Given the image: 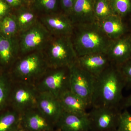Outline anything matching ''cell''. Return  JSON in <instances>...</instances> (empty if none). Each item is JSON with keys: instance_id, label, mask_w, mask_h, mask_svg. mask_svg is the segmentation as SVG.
<instances>
[{"instance_id": "cell-1", "label": "cell", "mask_w": 131, "mask_h": 131, "mask_svg": "<svg viewBox=\"0 0 131 131\" xmlns=\"http://www.w3.org/2000/svg\"><path fill=\"white\" fill-rule=\"evenodd\" d=\"M124 88L125 83L119 67L111 63L96 78L91 106L119 108Z\"/></svg>"}, {"instance_id": "cell-2", "label": "cell", "mask_w": 131, "mask_h": 131, "mask_svg": "<svg viewBox=\"0 0 131 131\" xmlns=\"http://www.w3.org/2000/svg\"><path fill=\"white\" fill-rule=\"evenodd\" d=\"M78 57L94 53H106L112 40L103 32L98 21L75 24L71 36Z\"/></svg>"}, {"instance_id": "cell-3", "label": "cell", "mask_w": 131, "mask_h": 131, "mask_svg": "<svg viewBox=\"0 0 131 131\" xmlns=\"http://www.w3.org/2000/svg\"><path fill=\"white\" fill-rule=\"evenodd\" d=\"M49 68L43 52L38 51L20 57L9 75L13 82L35 85Z\"/></svg>"}, {"instance_id": "cell-4", "label": "cell", "mask_w": 131, "mask_h": 131, "mask_svg": "<svg viewBox=\"0 0 131 131\" xmlns=\"http://www.w3.org/2000/svg\"><path fill=\"white\" fill-rule=\"evenodd\" d=\"M49 68H70L78 56L71 36H52L43 50Z\"/></svg>"}, {"instance_id": "cell-5", "label": "cell", "mask_w": 131, "mask_h": 131, "mask_svg": "<svg viewBox=\"0 0 131 131\" xmlns=\"http://www.w3.org/2000/svg\"><path fill=\"white\" fill-rule=\"evenodd\" d=\"M70 68H49L35 84L39 92L51 94L58 98L70 90Z\"/></svg>"}, {"instance_id": "cell-6", "label": "cell", "mask_w": 131, "mask_h": 131, "mask_svg": "<svg viewBox=\"0 0 131 131\" xmlns=\"http://www.w3.org/2000/svg\"><path fill=\"white\" fill-rule=\"evenodd\" d=\"M39 94L35 85L13 82L8 107L21 114L37 107Z\"/></svg>"}, {"instance_id": "cell-7", "label": "cell", "mask_w": 131, "mask_h": 131, "mask_svg": "<svg viewBox=\"0 0 131 131\" xmlns=\"http://www.w3.org/2000/svg\"><path fill=\"white\" fill-rule=\"evenodd\" d=\"M52 36L39 20L31 28L20 34V54L23 56L33 52L43 50Z\"/></svg>"}, {"instance_id": "cell-8", "label": "cell", "mask_w": 131, "mask_h": 131, "mask_svg": "<svg viewBox=\"0 0 131 131\" xmlns=\"http://www.w3.org/2000/svg\"><path fill=\"white\" fill-rule=\"evenodd\" d=\"M69 68L70 90L82 99L90 107L96 77L82 69L77 62Z\"/></svg>"}, {"instance_id": "cell-9", "label": "cell", "mask_w": 131, "mask_h": 131, "mask_svg": "<svg viewBox=\"0 0 131 131\" xmlns=\"http://www.w3.org/2000/svg\"><path fill=\"white\" fill-rule=\"evenodd\" d=\"M121 110L119 108L92 107L88 113L91 131H108L117 129Z\"/></svg>"}, {"instance_id": "cell-10", "label": "cell", "mask_w": 131, "mask_h": 131, "mask_svg": "<svg viewBox=\"0 0 131 131\" xmlns=\"http://www.w3.org/2000/svg\"><path fill=\"white\" fill-rule=\"evenodd\" d=\"M53 36H72L74 24L65 14L50 13L42 16L39 20Z\"/></svg>"}, {"instance_id": "cell-11", "label": "cell", "mask_w": 131, "mask_h": 131, "mask_svg": "<svg viewBox=\"0 0 131 131\" xmlns=\"http://www.w3.org/2000/svg\"><path fill=\"white\" fill-rule=\"evenodd\" d=\"M37 107L55 127L63 112L58 98L44 92H39Z\"/></svg>"}, {"instance_id": "cell-12", "label": "cell", "mask_w": 131, "mask_h": 131, "mask_svg": "<svg viewBox=\"0 0 131 131\" xmlns=\"http://www.w3.org/2000/svg\"><path fill=\"white\" fill-rule=\"evenodd\" d=\"M111 63L119 66L131 58L130 34L113 40L107 52Z\"/></svg>"}, {"instance_id": "cell-13", "label": "cell", "mask_w": 131, "mask_h": 131, "mask_svg": "<svg viewBox=\"0 0 131 131\" xmlns=\"http://www.w3.org/2000/svg\"><path fill=\"white\" fill-rule=\"evenodd\" d=\"M20 125L27 131H52L56 129L37 107L20 114Z\"/></svg>"}, {"instance_id": "cell-14", "label": "cell", "mask_w": 131, "mask_h": 131, "mask_svg": "<svg viewBox=\"0 0 131 131\" xmlns=\"http://www.w3.org/2000/svg\"><path fill=\"white\" fill-rule=\"evenodd\" d=\"M77 63L95 77H98L111 64L106 53H94L78 57Z\"/></svg>"}, {"instance_id": "cell-15", "label": "cell", "mask_w": 131, "mask_h": 131, "mask_svg": "<svg viewBox=\"0 0 131 131\" xmlns=\"http://www.w3.org/2000/svg\"><path fill=\"white\" fill-rule=\"evenodd\" d=\"M56 128L60 131H91L88 113L80 115L63 111Z\"/></svg>"}, {"instance_id": "cell-16", "label": "cell", "mask_w": 131, "mask_h": 131, "mask_svg": "<svg viewBox=\"0 0 131 131\" xmlns=\"http://www.w3.org/2000/svg\"><path fill=\"white\" fill-rule=\"evenodd\" d=\"M95 0H76L70 15L74 24L97 21L94 7Z\"/></svg>"}, {"instance_id": "cell-17", "label": "cell", "mask_w": 131, "mask_h": 131, "mask_svg": "<svg viewBox=\"0 0 131 131\" xmlns=\"http://www.w3.org/2000/svg\"><path fill=\"white\" fill-rule=\"evenodd\" d=\"M98 22L103 32L112 40L127 34L129 31L124 19L115 14Z\"/></svg>"}, {"instance_id": "cell-18", "label": "cell", "mask_w": 131, "mask_h": 131, "mask_svg": "<svg viewBox=\"0 0 131 131\" xmlns=\"http://www.w3.org/2000/svg\"><path fill=\"white\" fill-rule=\"evenodd\" d=\"M19 39L0 35V64L5 66L13 64L19 57Z\"/></svg>"}, {"instance_id": "cell-19", "label": "cell", "mask_w": 131, "mask_h": 131, "mask_svg": "<svg viewBox=\"0 0 131 131\" xmlns=\"http://www.w3.org/2000/svg\"><path fill=\"white\" fill-rule=\"evenodd\" d=\"M59 100L64 112L80 115L88 114L87 110L89 107L88 104L70 90L62 94Z\"/></svg>"}, {"instance_id": "cell-20", "label": "cell", "mask_w": 131, "mask_h": 131, "mask_svg": "<svg viewBox=\"0 0 131 131\" xmlns=\"http://www.w3.org/2000/svg\"><path fill=\"white\" fill-rule=\"evenodd\" d=\"M20 114L8 107L0 113V131H16L20 127Z\"/></svg>"}, {"instance_id": "cell-21", "label": "cell", "mask_w": 131, "mask_h": 131, "mask_svg": "<svg viewBox=\"0 0 131 131\" xmlns=\"http://www.w3.org/2000/svg\"><path fill=\"white\" fill-rule=\"evenodd\" d=\"M15 15L20 34L28 30L39 20L37 14L30 9L22 8Z\"/></svg>"}, {"instance_id": "cell-22", "label": "cell", "mask_w": 131, "mask_h": 131, "mask_svg": "<svg viewBox=\"0 0 131 131\" xmlns=\"http://www.w3.org/2000/svg\"><path fill=\"white\" fill-rule=\"evenodd\" d=\"M12 84L9 74L0 73V113L8 107Z\"/></svg>"}, {"instance_id": "cell-23", "label": "cell", "mask_w": 131, "mask_h": 131, "mask_svg": "<svg viewBox=\"0 0 131 131\" xmlns=\"http://www.w3.org/2000/svg\"><path fill=\"white\" fill-rule=\"evenodd\" d=\"M19 33L15 15H6L0 20V35L7 38H15Z\"/></svg>"}, {"instance_id": "cell-24", "label": "cell", "mask_w": 131, "mask_h": 131, "mask_svg": "<svg viewBox=\"0 0 131 131\" xmlns=\"http://www.w3.org/2000/svg\"><path fill=\"white\" fill-rule=\"evenodd\" d=\"M94 11L97 21L115 14L110 0H95Z\"/></svg>"}, {"instance_id": "cell-25", "label": "cell", "mask_w": 131, "mask_h": 131, "mask_svg": "<svg viewBox=\"0 0 131 131\" xmlns=\"http://www.w3.org/2000/svg\"><path fill=\"white\" fill-rule=\"evenodd\" d=\"M110 4L115 14L122 19L131 14V0H110Z\"/></svg>"}, {"instance_id": "cell-26", "label": "cell", "mask_w": 131, "mask_h": 131, "mask_svg": "<svg viewBox=\"0 0 131 131\" xmlns=\"http://www.w3.org/2000/svg\"><path fill=\"white\" fill-rule=\"evenodd\" d=\"M37 9L47 13H54L57 8V0H33Z\"/></svg>"}, {"instance_id": "cell-27", "label": "cell", "mask_w": 131, "mask_h": 131, "mask_svg": "<svg viewBox=\"0 0 131 131\" xmlns=\"http://www.w3.org/2000/svg\"><path fill=\"white\" fill-rule=\"evenodd\" d=\"M117 129L118 131H131V113L127 109L120 114Z\"/></svg>"}, {"instance_id": "cell-28", "label": "cell", "mask_w": 131, "mask_h": 131, "mask_svg": "<svg viewBox=\"0 0 131 131\" xmlns=\"http://www.w3.org/2000/svg\"><path fill=\"white\" fill-rule=\"evenodd\" d=\"M125 83V88L131 89V58L119 66H118Z\"/></svg>"}, {"instance_id": "cell-29", "label": "cell", "mask_w": 131, "mask_h": 131, "mask_svg": "<svg viewBox=\"0 0 131 131\" xmlns=\"http://www.w3.org/2000/svg\"><path fill=\"white\" fill-rule=\"evenodd\" d=\"M76 0H61V6L64 14L70 16Z\"/></svg>"}, {"instance_id": "cell-30", "label": "cell", "mask_w": 131, "mask_h": 131, "mask_svg": "<svg viewBox=\"0 0 131 131\" xmlns=\"http://www.w3.org/2000/svg\"><path fill=\"white\" fill-rule=\"evenodd\" d=\"M9 6L5 0H0V20L8 14Z\"/></svg>"}, {"instance_id": "cell-31", "label": "cell", "mask_w": 131, "mask_h": 131, "mask_svg": "<svg viewBox=\"0 0 131 131\" xmlns=\"http://www.w3.org/2000/svg\"><path fill=\"white\" fill-rule=\"evenodd\" d=\"M131 107V93L126 97H124L119 105L120 110L127 109Z\"/></svg>"}, {"instance_id": "cell-32", "label": "cell", "mask_w": 131, "mask_h": 131, "mask_svg": "<svg viewBox=\"0 0 131 131\" xmlns=\"http://www.w3.org/2000/svg\"><path fill=\"white\" fill-rule=\"evenodd\" d=\"M9 6L13 7H18L21 6L23 1L22 0H5Z\"/></svg>"}, {"instance_id": "cell-33", "label": "cell", "mask_w": 131, "mask_h": 131, "mask_svg": "<svg viewBox=\"0 0 131 131\" xmlns=\"http://www.w3.org/2000/svg\"><path fill=\"white\" fill-rule=\"evenodd\" d=\"M16 131H27L25 130H24V129H22V128L20 127L19 128L18 130H17Z\"/></svg>"}, {"instance_id": "cell-34", "label": "cell", "mask_w": 131, "mask_h": 131, "mask_svg": "<svg viewBox=\"0 0 131 131\" xmlns=\"http://www.w3.org/2000/svg\"><path fill=\"white\" fill-rule=\"evenodd\" d=\"M130 16V27H131V14L130 15V16Z\"/></svg>"}, {"instance_id": "cell-35", "label": "cell", "mask_w": 131, "mask_h": 131, "mask_svg": "<svg viewBox=\"0 0 131 131\" xmlns=\"http://www.w3.org/2000/svg\"><path fill=\"white\" fill-rule=\"evenodd\" d=\"M23 1V2H29L31 0H22Z\"/></svg>"}, {"instance_id": "cell-36", "label": "cell", "mask_w": 131, "mask_h": 131, "mask_svg": "<svg viewBox=\"0 0 131 131\" xmlns=\"http://www.w3.org/2000/svg\"><path fill=\"white\" fill-rule=\"evenodd\" d=\"M108 131H118L117 130V129H113V130H110Z\"/></svg>"}, {"instance_id": "cell-37", "label": "cell", "mask_w": 131, "mask_h": 131, "mask_svg": "<svg viewBox=\"0 0 131 131\" xmlns=\"http://www.w3.org/2000/svg\"><path fill=\"white\" fill-rule=\"evenodd\" d=\"M52 131H60L59 130H58V129H56V128L54 130Z\"/></svg>"}, {"instance_id": "cell-38", "label": "cell", "mask_w": 131, "mask_h": 131, "mask_svg": "<svg viewBox=\"0 0 131 131\" xmlns=\"http://www.w3.org/2000/svg\"><path fill=\"white\" fill-rule=\"evenodd\" d=\"M130 36H131V33H130Z\"/></svg>"}, {"instance_id": "cell-39", "label": "cell", "mask_w": 131, "mask_h": 131, "mask_svg": "<svg viewBox=\"0 0 131 131\" xmlns=\"http://www.w3.org/2000/svg\"><path fill=\"white\" fill-rule=\"evenodd\" d=\"M90 131V130H89V131Z\"/></svg>"}]
</instances>
